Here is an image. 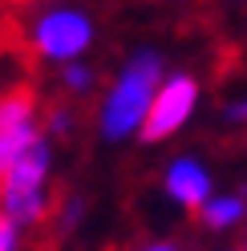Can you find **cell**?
Listing matches in <instances>:
<instances>
[{"label": "cell", "instance_id": "8fae6325", "mask_svg": "<svg viewBox=\"0 0 247 251\" xmlns=\"http://www.w3.org/2000/svg\"><path fill=\"white\" fill-rule=\"evenodd\" d=\"M21 227L12 223L8 215H0V251H21Z\"/></svg>", "mask_w": 247, "mask_h": 251}, {"label": "cell", "instance_id": "4fadbf2b", "mask_svg": "<svg viewBox=\"0 0 247 251\" xmlns=\"http://www.w3.org/2000/svg\"><path fill=\"white\" fill-rule=\"evenodd\" d=\"M227 118H231V122H247V101H235V105H227Z\"/></svg>", "mask_w": 247, "mask_h": 251}, {"label": "cell", "instance_id": "5b68a950", "mask_svg": "<svg viewBox=\"0 0 247 251\" xmlns=\"http://www.w3.org/2000/svg\"><path fill=\"white\" fill-rule=\"evenodd\" d=\"M89 41H94V25L81 12H65V8L45 12L28 33V45L37 49L41 61H73L77 53L89 49Z\"/></svg>", "mask_w": 247, "mask_h": 251}, {"label": "cell", "instance_id": "9c48e42d", "mask_svg": "<svg viewBox=\"0 0 247 251\" xmlns=\"http://www.w3.org/2000/svg\"><path fill=\"white\" fill-rule=\"evenodd\" d=\"M61 89H65L69 98H85V93L94 89V73H89L85 65H73V61H65V69H61Z\"/></svg>", "mask_w": 247, "mask_h": 251}, {"label": "cell", "instance_id": "7a4b0ae2", "mask_svg": "<svg viewBox=\"0 0 247 251\" xmlns=\"http://www.w3.org/2000/svg\"><path fill=\"white\" fill-rule=\"evenodd\" d=\"M49 170H53V150L49 138H37L12 170L0 178V215H8L21 231L41 227L53 215V195H49Z\"/></svg>", "mask_w": 247, "mask_h": 251}, {"label": "cell", "instance_id": "52a82bcc", "mask_svg": "<svg viewBox=\"0 0 247 251\" xmlns=\"http://www.w3.org/2000/svg\"><path fill=\"white\" fill-rule=\"evenodd\" d=\"M195 215L207 231H235L239 223H247V195L243 191H227V195L215 191Z\"/></svg>", "mask_w": 247, "mask_h": 251}, {"label": "cell", "instance_id": "8992f818", "mask_svg": "<svg viewBox=\"0 0 247 251\" xmlns=\"http://www.w3.org/2000/svg\"><path fill=\"white\" fill-rule=\"evenodd\" d=\"M162 191H166V199H171L174 207H182V211H198V207H203V202L215 195V182H211L207 166L198 162V158L182 154V158H174L171 166H166Z\"/></svg>", "mask_w": 247, "mask_h": 251}, {"label": "cell", "instance_id": "6da1fadb", "mask_svg": "<svg viewBox=\"0 0 247 251\" xmlns=\"http://www.w3.org/2000/svg\"><path fill=\"white\" fill-rule=\"evenodd\" d=\"M162 85V61L154 53H138L126 69L118 73V81L110 85L98 114V130L105 142H122L142 130V118L154 101V93Z\"/></svg>", "mask_w": 247, "mask_h": 251}, {"label": "cell", "instance_id": "9a60e30c", "mask_svg": "<svg viewBox=\"0 0 247 251\" xmlns=\"http://www.w3.org/2000/svg\"><path fill=\"white\" fill-rule=\"evenodd\" d=\"M239 251H247V235H243V243H239Z\"/></svg>", "mask_w": 247, "mask_h": 251}, {"label": "cell", "instance_id": "7c38bea8", "mask_svg": "<svg viewBox=\"0 0 247 251\" xmlns=\"http://www.w3.org/2000/svg\"><path fill=\"white\" fill-rule=\"evenodd\" d=\"M138 251H182L174 239H150V243H142Z\"/></svg>", "mask_w": 247, "mask_h": 251}, {"label": "cell", "instance_id": "277c9868", "mask_svg": "<svg viewBox=\"0 0 247 251\" xmlns=\"http://www.w3.org/2000/svg\"><path fill=\"white\" fill-rule=\"evenodd\" d=\"M195 105H198V81L195 77H187V73L166 77L158 85V93H154L146 118H142L138 138H142V142H166L171 134H178L182 126L191 122Z\"/></svg>", "mask_w": 247, "mask_h": 251}, {"label": "cell", "instance_id": "5bb4252c", "mask_svg": "<svg viewBox=\"0 0 247 251\" xmlns=\"http://www.w3.org/2000/svg\"><path fill=\"white\" fill-rule=\"evenodd\" d=\"M4 4V12H12V8H21V0H0Z\"/></svg>", "mask_w": 247, "mask_h": 251}, {"label": "cell", "instance_id": "30bf717a", "mask_svg": "<svg viewBox=\"0 0 247 251\" xmlns=\"http://www.w3.org/2000/svg\"><path fill=\"white\" fill-rule=\"evenodd\" d=\"M41 130H45V134H57V138H69V130H73V109H69L65 101H53V105L41 114Z\"/></svg>", "mask_w": 247, "mask_h": 251}, {"label": "cell", "instance_id": "ba28073f", "mask_svg": "<svg viewBox=\"0 0 247 251\" xmlns=\"http://www.w3.org/2000/svg\"><path fill=\"white\" fill-rule=\"evenodd\" d=\"M81 215H85V199H81V195H65V199H61L57 207H53V227H57V235L77 231Z\"/></svg>", "mask_w": 247, "mask_h": 251}, {"label": "cell", "instance_id": "3957f363", "mask_svg": "<svg viewBox=\"0 0 247 251\" xmlns=\"http://www.w3.org/2000/svg\"><path fill=\"white\" fill-rule=\"evenodd\" d=\"M37 138H45V130H41V101L33 77L0 85V178Z\"/></svg>", "mask_w": 247, "mask_h": 251}]
</instances>
